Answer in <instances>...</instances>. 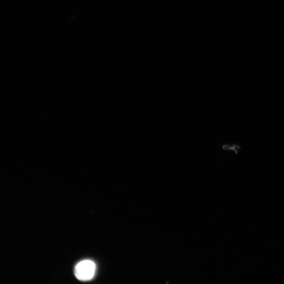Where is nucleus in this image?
Instances as JSON below:
<instances>
[{"label": "nucleus", "mask_w": 284, "mask_h": 284, "mask_svg": "<svg viewBox=\"0 0 284 284\" xmlns=\"http://www.w3.org/2000/svg\"><path fill=\"white\" fill-rule=\"evenodd\" d=\"M96 266L92 261H83L76 266L75 275L80 281H87L93 279L95 272Z\"/></svg>", "instance_id": "nucleus-1"}]
</instances>
